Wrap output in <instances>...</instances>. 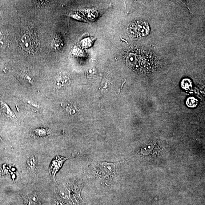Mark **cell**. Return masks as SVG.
<instances>
[{
	"label": "cell",
	"mask_w": 205,
	"mask_h": 205,
	"mask_svg": "<svg viewBox=\"0 0 205 205\" xmlns=\"http://www.w3.org/2000/svg\"><path fill=\"white\" fill-rule=\"evenodd\" d=\"M118 162H98L92 164V175L96 178L110 179L116 175Z\"/></svg>",
	"instance_id": "1"
},
{
	"label": "cell",
	"mask_w": 205,
	"mask_h": 205,
	"mask_svg": "<svg viewBox=\"0 0 205 205\" xmlns=\"http://www.w3.org/2000/svg\"><path fill=\"white\" fill-rule=\"evenodd\" d=\"M68 159L67 158L57 155L52 160L49 167V172L52 179L55 181V177L57 172L62 167L65 161Z\"/></svg>",
	"instance_id": "2"
},
{
	"label": "cell",
	"mask_w": 205,
	"mask_h": 205,
	"mask_svg": "<svg viewBox=\"0 0 205 205\" xmlns=\"http://www.w3.org/2000/svg\"><path fill=\"white\" fill-rule=\"evenodd\" d=\"M70 82V77L66 74H61L57 76L55 79V86L57 89L66 87Z\"/></svg>",
	"instance_id": "3"
},
{
	"label": "cell",
	"mask_w": 205,
	"mask_h": 205,
	"mask_svg": "<svg viewBox=\"0 0 205 205\" xmlns=\"http://www.w3.org/2000/svg\"><path fill=\"white\" fill-rule=\"evenodd\" d=\"M16 74L18 78L22 82L30 84H34L33 76L28 71L19 70L16 72Z\"/></svg>",
	"instance_id": "4"
},
{
	"label": "cell",
	"mask_w": 205,
	"mask_h": 205,
	"mask_svg": "<svg viewBox=\"0 0 205 205\" xmlns=\"http://www.w3.org/2000/svg\"><path fill=\"white\" fill-rule=\"evenodd\" d=\"M0 112L3 116L9 119H17L15 115L5 102H0Z\"/></svg>",
	"instance_id": "5"
},
{
	"label": "cell",
	"mask_w": 205,
	"mask_h": 205,
	"mask_svg": "<svg viewBox=\"0 0 205 205\" xmlns=\"http://www.w3.org/2000/svg\"><path fill=\"white\" fill-rule=\"evenodd\" d=\"M58 188V193L62 198L64 199H67L69 198L70 192L66 186L64 185H60Z\"/></svg>",
	"instance_id": "6"
},
{
	"label": "cell",
	"mask_w": 205,
	"mask_h": 205,
	"mask_svg": "<svg viewBox=\"0 0 205 205\" xmlns=\"http://www.w3.org/2000/svg\"><path fill=\"white\" fill-rule=\"evenodd\" d=\"M21 45L22 48L26 50H28L31 47V40L29 36L26 35L22 37L21 40Z\"/></svg>",
	"instance_id": "7"
},
{
	"label": "cell",
	"mask_w": 205,
	"mask_h": 205,
	"mask_svg": "<svg viewBox=\"0 0 205 205\" xmlns=\"http://www.w3.org/2000/svg\"><path fill=\"white\" fill-rule=\"evenodd\" d=\"M63 46V41L59 37H56L54 39L52 43V48L56 51L61 50Z\"/></svg>",
	"instance_id": "8"
},
{
	"label": "cell",
	"mask_w": 205,
	"mask_h": 205,
	"mask_svg": "<svg viewBox=\"0 0 205 205\" xmlns=\"http://www.w3.org/2000/svg\"><path fill=\"white\" fill-rule=\"evenodd\" d=\"M34 136L40 137H43L47 136L50 134V131L44 128H38L34 130L32 132Z\"/></svg>",
	"instance_id": "9"
},
{
	"label": "cell",
	"mask_w": 205,
	"mask_h": 205,
	"mask_svg": "<svg viewBox=\"0 0 205 205\" xmlns=\"http://www.w3.org/2000/svg\"><path fill=\"white\" fill-rule=\"evenodd\" d=\"M27 167L29 171L35 172L37 167V161L35 157L29 159L27 162Z\"/></svg>",
	"instance_id": "10"
},
{
	"label": "cell",
	"mask_w": 205,
	"mask_h": 205,
	"mask_svg": "<svg viewBox=\"0 0 205 205\" xmlns=\"http://www.w3.org/2000/svg\"><path fill=\"white\" fill-rule=\"evenodd\" d=\"M64 108L68 113L70 115H73L76 114V112H78V110L76 108L74 104L72 103H68L65 104L64 105Z\"/></svg>",
	"instance_id": "11"
},
{
	"label": "cell",
	"mask_w": 205,
	"mask_h": 205,
	"mask_svg": "<svg viewBox=\"0 0 205 205\" xmlns=\"http://www.w3.org/2000/svg\"><path fill=\"white\" fill-rule=\"evenodd\" d=\"M198 101L196 99L193 97L189 98L187 101V104L188 106L191 108H194L197 106Z\"/></svg>",
	"instance_id": "12"
},
{
	"label": "cell",
	"mask_w": 205,
	"mask_h": 205,
	"mask_svg": "<svg viewBox=\"0 0 205 205\" xmlns=\"http://www.w3.org/2000/svg\"><path fill=\"white\" fill-rule=\"evenodd\" d=\"M0 141H1V142H4V141H3L2 138L1 136H0Z\"/></svg>",
	"instance_id": "13"
}]
</instances>
